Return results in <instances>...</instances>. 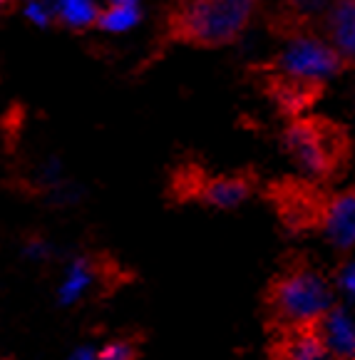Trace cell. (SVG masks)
Listing matches in <instances>:
<instances>
[{
	"label": "cell",
	"instance_id": "cell-1",
	"mask_svg": "<svg viewBox=\"0 0 355 360\" xmlns=\"http://www.w3.org/2000/svg\"><path fill=\"white\" fill-rule=\"evenodd\" d=\"M291 236H321L335 251L355 249V184L333 189L306 174H283L261 189Z\"/></svg>",
	"mask_w": 355,
	"mask_h": 360
},
{
	"label": "cell",
	"instance_id": "cell-2",
	"mask_svg": "<svg viewBox=\"0 0 355 360\" xmlns=\"http://www.w3.org/2000/svg\"><path fill=\"white\" fill-rule=\"evenodd\" d=\"M335 306V291L323 271L306 254L291 251L269 276L259 296L264 333L271 335Z\"/></svg>",
	"mask_w": 355,
	"mask_h": 360
},
{
	"label": "cell",
	"instance_id": "cell-3",
	"mask_svg": "<svg viewBox=\"0 0 355 360\" xmlns=\"http://www.w3.org/2000/svg\"><path fill=\"white\" fill-rule=\"evenodd\" d=\"M281 149L301 174L333 186L348 176L355 142L348 124L333 117L301 115L286 120Z\"/></svg>",
	"mask_w": 355,
	"mask_h": 360
},
{
	"label": "cell",
	"instance_id": "cell-4",
	"mask_svg": "<svg viewBox=\"0 0 355 360\" xmlns=\"http://www.w3.org/2000/svg\"><path fill=\"white\" fill-rule=\"evenodd\" d=\"M256 8L259 0H172L164 37L191 48H224L244 35Z\"/></svg>",
	"mask_w": 355,
	"mask_h": 360
},
{
	"label": "cell",
	"instance_id": "cell-5",
	"mask_svg": "<svg viewBox=\"0 0 355 360\" xmlns=\"http://www.w3.org/2000/svg\"><path fill=\"white\" fill-rule=\"evenodd\" d=\"M261 189V174L256 167L226 172V174H209L202 165L186 162L172 172L169 199L174 204H202L209 209H236Z\"/></svg>",
	"mask_w": 355,
	"mask_h": 360
},
{
	"label": "cell",
	"instance_id": "cell-6",
	"mask_svg": "<svg viewBox=\"0 0 355 360\" xmlns=\"http://www.w3.org/2000/svg\"><path fill=\"white\" fill-rule=\"evenodd\" d=\"M249 79L286 120L306 115L328 92L325 77H316V75L288 68V65L278 63L273 55L264 63L249 65Z\"/></svg>",
	"mask_w": 355,
	"mask_h": 360
},
{
	"label": "cell",
	"instance_id": "cell-7",
	"mask_svg": "<svg viewBox=\"0 0 355 360\" xmlns=\"http://www.w3.org/2000/svg\"><path fill=\"white\" fill-rule=\"evenodd\" d=\"M330 311V308H328ZM325 311V313H328ZM325 313L266 335L269 360H335L325 330Z\"/></svg>",
	"mask_w": 355,
	"mask_h": 360
},
{
	"label": "cell",
	"instance_id": "cell-8",
	"mask_svg": "<svg viewBox=\"0 0 355 360\" xmlns=\"http://www.w3.org/2000/svg\"><path fill=\"white\" fill-rule=\"evenodd\" d=\"M323 37L345 63L355 68V0H330L323 20Z\"/></svg>",
	"mask_w": 355,
	"mask_h": 360
},
{
	"label": "cell",
	"instance_id": "cell-9",
	"mask_svg": "<svg viewBox=\"0 0 355 360\" xmlns=\"http://www.w3.org/2000/svg\"><path fill=\"white\" fill-rule=\"evenodd\" d=\"M139 20L137 6H112L107 13L97 15V25L105 30H127Z\"/></svg>",
	"mask_w": 355,
	"mask_h": 360
},
{
	"label": "cell",
	"instance_id": "cell-10",
	"mask_svg": "<svg viewBox=\"0 0 355 360\" xmlns=\"http://www.w3.org/2000/svg\"><path fill=\"white\" fill-rule=\"evenodd\" d=\"M142 358V338H120L107 343L95 360H139Z\"/></svg>",
	"mask_w": 355,
	"mask_h": 360
},
{
	"label": "cell",
	"instance_id": "cell-11",
	"mask_svg": "<svg viewBox=\"0 0 355 360\" xmlns=\"http://www.w3.org/2000/svg\"><path fill=\"white\" fill-rule=\"evenodd\" d=\"M63 13L70 22H75V25H85V22H90L97 18L90 0H63Z\"/></svg>",
	"mask_w": 355,
	"mask_h": 360
},
{
	"label": "cell",
	"instance_id": "cell-12",
	"mask_svg": "<svg viewBox=\"0 0 355 360\" xmlns=\"http://www.w3.org/2000/svg\"><path fill=\"white\" fill-rule=\"evenodd\" d=\"M112 6H137V0H112Z\"/></svg>",
	"mask_w": 355,
	"mask_h": 360
},
{
	"label": "cell",
	"instance_id": "cell-13",
	"mask_svg": "<svg viewBox=\"0 0 355 360\" xmlns=\"http://www.w3.org/2000/svg\"><path fill=\"white\" fill-rule=\"evenodd\" d=\"M350 360H355V338H353V353H350Z\"/></svg>",
	"mask_w": 355,
	"mask_h": 360
},
{
	"label": "cell",
	"instance_id": "cell-14",
	"mask_svg": "<svg viewBox=\"0 0 355 360\" xmlns=\"http://www.w3.org/2000/svg\"><path fill=\"white\" fill-rule=\"evenodd\" d=\"M6 3H8V0H0V8H3V6H6Z\"/></svg>",
	"mask_w": 355,
	"mask_h": 360
},
{
	"label": "cell",
	"instance_id": "cell-15",
	"mask_svg": "<svg viewBox=\"0 0 355 360\" xmlns=\"http://www.w3.org/2000/svg\"><path fill=\"white\" fill-rule=\"evenodd\" d=\"M0 360H3V358H0Z\"/></svg>",
	"mask_w": 355,
	"mask_h": 360
}]
</instances>
